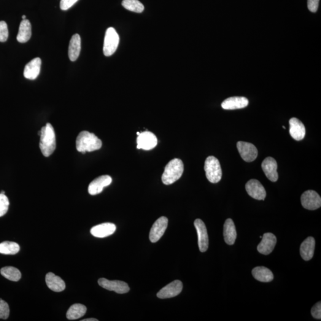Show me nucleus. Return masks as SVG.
<instances>
[{
  "label": "nucleus",
  "instance_id": "nucleus-24",
  "mask_svg": "<svg viewBox=\"0 0 321 321\" xmlns=\"http://www.w3.org/2000/svg\"><path fill=\"white\" fill-rule=\"evenodd\" d=\"M252 274L256 280L261 282H271L274 279L272 271L265 266L256 267L253 269Z\"/></svg>",
  "mask_w": 321,
  "mask_h": 321
},
{
  "label": "nucleus",
  "instance_id": "nucleus-33",
  "mask_svg": "<svg viewBox=\"0 0 321 321\" xmlns=\"http://www.w3.org/2000/svg\"><path fill=\"white\" fill-rule=\"evenodd\" d=\"M9 37V30L7 23L4 21H0V42L6 41Z\"/></svg>",
  "mask_w": 321,
  "mask_h": 321
},
{
  "label": "nucleus",
  "instance_id": "nucleus-15",
  "mask_svg": "<svg viewBox=\"0 0 321 321\" xmlns=\"http://www.w3.org/2000/svg\"><path fill=\"white\" fill-rule=\"evenodd\" d=\"M276 244L277 238L274 234L271 233H265L257 247L258 252L265 255L270 254L276 246Z\"/></svg>",
  "mask_w": 321,
  "mask_h": 321
},
{
  "label": "nucleus",
  "instance_id": "nucleus-5",
  "mask_svg": "<svg viewBox=\"0 0 321 321\" xmlns=\"http://www.w3.org/2000/svg\"><path fill=\"white\" fill-rule=\"evenodd\" d=\"M120 38L114 28L107 29L105 36L103 52L106 57L112 56L117 50L119 44Z\"/></svg>",
  "mask_w": 321,
  "mask_h": 321
},
{
  "label": "nucleus",
  "instance_id": "nucleus-7",
  "mask_svg": "<svg viewBox=\"0 0 321 321\" xmlns=\"http://www.w3.org/2000/svg\"><path fill=\"white\" fill-rule=\"evenodd\" d=\"M237 148L243 160L247 163L255 161L257 158V148L250 143L239 141L237 143Z\"/></svg>",
  "mask_w": 321,
  "mask_h": 321
},
{
  "label": "nucleus",
  "instance_id": "nucleus-36",
  "mask_svg": "<svg viewBox=\"0 0 321 321\" xmlns=\"http://www.w3.org/2000/svg\"><path fill=\"white\" fill-rule=\"evenodd\" d=\"M320 0H307V8L312 13L317 12Z\"/></svg>",
  "mask_w": 321,
  "mask_h": 321
},
{
  "label": "nucleus",
  "instance_id": "nucleus-11",
  "mask_svg": "<svg viewBox=\"0 0 321 321\" xmlns=\"http://www.w3.org/2000/svg\"><path fill=\"white\" fill-rule=\"evenodd\" d=\"M246 190L248 195L256 200L264 201L266 196L265 188L258 180L251 179L247 182Z\"/></svg>",
  "mask_w": 321,
  "mask_h": 321
},
{
  "label": "nucleus",
  "instance_id": "nucleus-19",
  "mask_svg": "<svg viewBox=\"0 0 321 321\" xmlns=\"http://www.w3.org/2000/svg\"><path fill=\"white\" fill-rule=\"evenodd\" d=\"M249 101L245 97L233 96L226 99L221 104L223 109L233 110L244 109L248 106Z\"/></svg>",
  "mask_w": 321,
  "mask_h": 321
},
{
  "label": "nucleus",
  "instance_id": "nucleus-14",
  "mask_svg": "<svg viewBox=\"0 0 321 321\" xmlns=\"http://www.w3.org/2000/svg\"><path fill=\"white\" fill-rule=\"evenodd\" d=\"M112 182V178L108 175L99 176L94 179L88 187V192L91 195H96L102 192L105 187Z\"/></svg>",
  "mask_w": 321,
  "mask_h": 321
},
{
  "label": "nucleus",
  "instance_id": "nucleus-40",
  "mask_svg": "<svg viewBox=\"0 0 321 321\" xmlns=\"http://www.w3.org/2000/svg\"><path fill=\"white\" fill-rule=\"evenodd\" d=\"M1 193H2V194H5V192H4V191H1Z\"/></svg>",
  "mask_w": 321,
  "mask_h": 321
},
{
  "label": "nucleus",
  "instance_id": "nucleus-27",
  "mask_svg": "<svg viewBox=\"0 0 321 321\" xmlns=\"http://www.w3.org/2000/svg\"><path fill=\"white\" fill-rule=\"evenodd\" d=\"M86 310H87L86 307L83 304L79 303L73 304L67 312V318L70 320L79 319L84 316Z\"/></svg>",
  "mask_w": 321,
  "mask_h": 321
},
{
  "label": "nucleus",
  "instance_id": "nucleus-23",
  "mask_svg": "<svg viewBox=\"0 0 321 321\" xmlns=\"http://www.w3.org/2000/svg\"><path fill=\"white\" fill-rule=\"evenodd\" d=\"M315 241L314 237H308L301 244L300 252L304 261L311 260L314 255Z\"/></svg>",
  "mask_w": 321,
  "mask_h": 321
},
{
  "label": "nucleus",
  "instance_id": "nucleus-4",
  "mask_svg": "<svg viewBox=\"0 0 321 321\" xmlns=\"http://www.w3.org/2000/svg\"><path fill=\"white\" fill-rule=\"evenodd\" d=\"M204 170L209 182L217 183L222 178V170L219 161L214 156H209L205 162Z\"/></svg>",
  "mask_w": 321,
  "mask_h": 321
},
{
  "label": "nucleus",
  "instance_id": "nucleus-12",
  "mask_svg": "<svg viewBox=\"0 0 321 321\" xmlns=\"http://www.w3.org/2000/svg\"><path fill=\"white\" fill-rule=\"evenodd\" d=\"M168 223V218L166 217L159 218L155 221L150 231V239L151 242H157L161 238L165 233Z\"/></svg>",
  "mask_w": 321,
  "mask_h": 321
},
{
  "label": "nucleus",
  "instance_id": "nucleus-2",
  "mask_svg": "<svg viewBox=\"0 0 321 321\" xmlns=\"http://www.w3.org/2000/svg\"><path fill=\"white\" fill-rule=\"evenodd\" d=\"M39 148L46 157L50 156L56 150L55 132L50 123H47L40 131Z\"/></svg>",
  "mask_w": 321,
  "mask_h": 321
},
{
  "label": "nucleus",
  "instance_id": "nucleus-34",
  "mask_svg": "<svg viewBox=\"0 0 321 321\" xmlns=\"http://www.w3.org/2000/svg\"><path fill=\"white\" fill-rule=\"evenodd\" d=\"M311 314L312 317L315 319L321 320V302H318L312 307L311 309Z\"/></svg>",
  "mask_w": 321,
  "mask_h": 321
},
{
  "label": "nucleus",
  "instance_id": "nucleus-39",
  "mask_svg": "<svg viewBox=\"0 0 321 321\" xmlns=\"http://www.w3.org/2000/svg\"><path fill=\"white\" fill-rule=\"evenodd\" d=\"M140 133H139V132H137V135H139Z\"/></svg>",
  "mask_w": 321,
  "mask_h": 321
},
{
  "label": "nucleus",
  "instance_id": "nucleus-3",
  "mask_svg": "<svg viewBox=\"0 0 321 321\" xmlns=\"http://www.w3.org/2000/svg\"><path fill=\"white\" fill-rule=\"evenodd\" d=\"M183 171L184 164L182 161L178 158L173 159L167 164L162 176V181L164 185H171L182 177Z\"/></svg>",
  "mask_w": 321,
  "mask_h": 321
},
{
  "label": "nucleus",
  "instance_id": "nucleus-9",
  "mask_svg": "<svg viewBox=\"0 0 321 321\" xmlns=\"http://www.w3.org/2000/svg\"><path fill=\"white\" fill-rule=\"evenodd\" d=\"M198 236V246L201 252L208 249L209 239L206 225L201 219H196L194 222Z\"/></svg>",
  "mask_w": 321,
  "mask_h": 321
},
{
  "label": "nucleus",
  "instance_id": "nucleus-31",
  "mask_svg": "<svg viewBox=\"0 0 321 321\" xmlns=\"http://www.w3.org/2000/svg\"><path fill=\"white\" fill-rule=\"evenodd\" d=\"M9 201L5 194L0 193V217L6 214L9 209Z\"/></svg>",
  "mask_w": 321,
  "mask_h": 321
},
{
  "label": "nucleus",
  "instance_id": "nucleus-22",
  "mask_svg": "<svg viewBox=\"0 0 321 321\" xmlns=\"http://www.w3.org/2000/svg\"><path fill=\"white\" fill-rule=\"evenodd\" d=\"M223 235L227 244H234L237 237V232L235 225L231 218H228L224 225Z\"/></svg>",
  "mask_w": 321,
  "mask_h": 321
},
{
  "label": "nucleus",
  "instance_id": "nucleus-35",
  "mask_svg": "<svg viewBox=\"0 0 321 321\" xmlns=\"http://www.w3.org/2000/svg\"><path fill=\"white\" fill-rule=\"evenodd\" d=\"M79 0H61L60 8L62 10H67L76 3Z\"/></svg>",
  "mask_w": 321,
  "mask_h": 321
},
{
  "label": "nucleus",
  "instance_id": "nucleus-30",
  "mask_svg": "<svg viewBox=\"0 0 321 321\" xmlns=\"http://www.w3.org/2000/svg\"><path fill=\"white\" fill-rule=\"evenodd\" d=\"M122 5L131 12L141 13L144 10V5L138 0H123Z\"/></svg>",
  "mask_w": 321,
  "mask_h": 321
},
{
  "label": "nucleus",
  "instance_id": "nucleus-16",
  "mask_svg": "<svg viewBox=\"0 0 321 321\" xmlns=\"http://www.w3.org/2000/svg\"><path fill=\"white\" fill-rule=\"evenodd\" d=\"M262 169L268 179L272 182H276L279 179L277 172V163L276 160L272 157H267L262 163Z\"/></svg>",
  "mask_w": 321,
  "mask_h": 321
},
{
  "label": "nucleus",
  "instance_id": "nucleus-41",
  "mask_svg": "<svg viewBox=\"0 0 321 321\" xmlns=\"http://www.w3.org/2000/svg\"><path fill=\"white\" fill-rule=\"evenodd\" d=\"M283 128L284 129H285V126H283Z\"/></svg>",
  "mask_w": 321,
  "mask_h": 321
},
{
  "label": "nucleus",
  "instance_id": "nucleus-13",
  "mask_svg": "<svg viewBox=\"0 0 321 321\" xmlns=\"http://www.w3.org/2000/svg\"><path fill=\"white\" fill-rule=\"evenodd\" d=\"M183 289V283L180 280L170 283L169 284L163 287L157 293L158 298L161 299L174 298L182 292Z\"/></svg>",
  "mask_w": 321,
  "mask_h": 321
},
{
  "label": "nucleus",
  "instance_id": "nucleus-37",
  "mask_svg": "<svg viewBox=\"0 0 321 321\" xmlns=\"http://www.w3.org/2000/svg\"><path fill=\"white\" fill-rule=\"evenodd\" d=\"M98 320L95 319V318H89V319H85L82 320V321H98Z\"/></svg>",
  "mask_w": 321,
  "mask_h": 321
},
{
  "label": "nucleus",
  "instance_id": "nucleus-17",
  "mask_svg": "<svg viewBox=\"0 0 321 321\" xmlns=\"http://www.w3.org/2000/svg\"><path fill=\"white\" fill-rule=\"evenodd\" d=\"M290 134L291 137L297 141L304 139L306 134V129L303 123L298 118L293 117L289 120Z\"/></svg>",
  "mask_w": 321,
  "mask_h": 321
},
{
  "label": "nucleus",
  "instance_id": "nucleus-25",
  "mask_svg": "<svg viewBox=\"0 0 321 321\" xmlns=\"http://www.w3.org/2000/svg\"><path fill=\"white\" fill-rule=\"evenodd\" d=\"M81 50V38L79 34L73 36L69 47V57L72 61L77 60Z\"/></svg>",
  "mask_w": 321,
  "mask_h": 321
},
{
  "label": "nucleus",
  "instance_id": "nucleus-29",
  "mask_svg": "<svg viewBox=\"0 0 321 321\" xmlns=\"http://www.w3.org/2000/svg\"><path fill=\"white\" fill-rule=\"evenodd\" d=\"M20 246L17 243L4 242L0 244V253L4 255H15L19 252Z\"/></svg>",
  "mask_w": 321,
  "mask_h": 321
},
{
  "label": "nucleus",
  "instance_id": "nucleus-38",
  "mask_svg": "<svg viewBox=\"0 0 321 321\" xmlns=\"http://www.w3.org/2000/svg\"><path fill=\"white\" fill-rule=\"evenodd\" d=\"M22 19L23 20L26 19V16L25 15L22 16Z\"/></svg>",
  "mask_w": 321,
  "mask_h": 321
},
{
  "label": "nucleus",
  "instance_id": "nucleus-32",
  "mask_svg": "<svg viewBox=\"0 0 321 321\" xmlns=\"http://www.w3.org/2000/svg\"><path fill=\"white\" fill-rule=\"evenodd\" d=\"M10 315L9 304L2 299H0V319L7 320Z\"/></svg>",
  "mask_w": 321,
  "mask_h": 321
},
{
  "label": "nucleus",
  "instance_id": "nucleus-10",
  "mask_svg": "<svg viewBox=\"0 0 321 321\" xmlns=\"http://www.w3.org/2000/svg\"><path fill=\"white\" fill-rule=\"evenodd\" d=\"M98 284L102 288L107 290L115 291L118 294H125L128 293L130 290L129 285L126 283L119 281V280H110L106 279H102L98 280Z\"/></svg>",
  "mask_w": 321,
  "mask_h": 321
},
{
  "label": "nucleus",
  "instance_id": "nucleus-26",
  "mask_svg": "<svg viewBox=\"0 0 321 321\" xmlns=\"http://www.w3.org/2000/svg\"><path fill=\"white\" fill-rule=\"evenodd\" d=\"M32 36V27L30 21L28 19L21 21L17 36L18 42L25 43L30 39Z\"/></svg>",
  "mask_w": 321,
  "mask_h": 321
},
{
  "label": "nucleus",
  "instance_id": "nucleus-20",
  "mask_svg": "<svg viewBox=\"0 0 321 321\" xmlns=\"http://www.w3.org/2000/svg\"><path fill=\"white\" fill-rule=\"evenodd\" d=\"M41 67V60L36 58L26 64L24 69V76L29 80L36 79L38 76Z\"/></svg>",
  "mask_w": 321,
  "mask_h": 321
},
{
  "label": "nucleus",
  "instance_id": "nucleus-6",
  "mask_svg": "<svg viewBox=\"0 0 321 321\" xmlns=\"http://www.w3.org/2000/svg\"><path fill=\"white\" fill-rule=\"evenodd\" d=\"M301 203L306 209H317L321 206V196L314 190H307L302 194Z\"/></svg>",
  "mask_w": 321,
  "mask_h": 321
},
{
  "label": "nucleus",
  "instance_id": "nucleus-1",
  "mask_svg": "<svg viewBox=\"0 0 321 321\" xmlns=\"http://www.w3.org/2000/svg\"><path fill=\"white\" fill-rule=\"evenodd\" d=\"M102 143L95 134L88 131L81 132L76 139V149L79 152H93L98 150L102 147Z\"/></svg>",
  "mask_w": 321,
  "mask_h": 321
},
{
  "label": "nucleus",
  "instance_id": "nucleus-18",
  "mask_svg": "<svg viewBox=\"0 0 321 321\" xmlns=\"http://www.w3.org/2000/svg\"><path fill=\"white\" fill-rule=\"evenodd\" d=\"M115 230L116 226L114 224L106 223L93 227L91 228V233L92 235L98 238H104L112 235Z\"/></svg>",
  "mask_w": 321,
  "mask_h": 321
},
{
  "label": "nucleus",
  "instance_id": "nucleus-8",
  "mask_svg": "<svg viewBox=\"0 0 321 321\" xmlns=\"http://www.w3.org/2000/svg\"><path fill=\"white\" fill-rule=\"evenodd\" d=\"M157 143V138L152 132H143L137 137V148L146 151L151 150L156 147Z\"/></svg>",
  "mask_w": 321,
  "mask_h": 321
},
{
  "label": "nucleus",
  "instance_id": "nucleus-21",
  "mask_svg": "<svg viewBox=\"0 0 321 321\" xmlns=\"http://www.w3.org/2000/svg\"><path fill=\"white\" fill-rule=\"evenodd\" d=\"M45 281L48 288L55 292H61L66 288V284L63 280L52 272L46 275Z\"/></svg>",
  "mask_w": 321,
  "mask_h": 321
},
{
  "label": "nucleus",
  "instance_id": "nucleus-28",
  "mask_svg": "<svg viewBox=\"0 0 321 321\" xmlns=\"http://www.w3.org/2000/svg\"><path fill=\"white\" fill-rule=\"evenodd\" d=\"M2 276L12 282H18L21 279V272L13 266H5L1 269Z\"/></svg>",
  "mask_w": 321,
  "mask_h": 321
}]
</instances>
